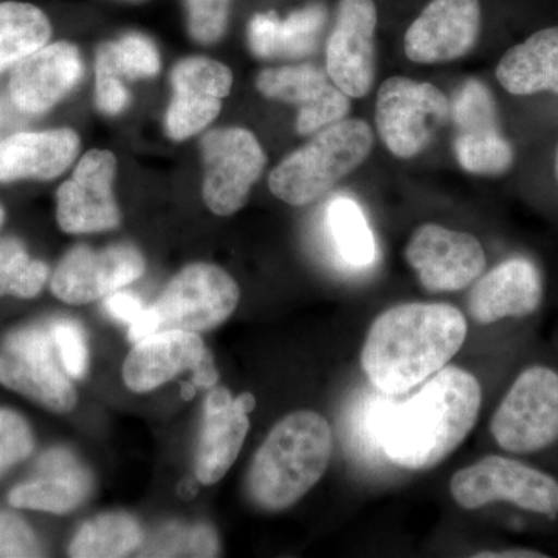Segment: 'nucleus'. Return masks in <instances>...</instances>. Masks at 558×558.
Returning a JSON list of instances; mask_svg holds the SVG:
<instances>
[{
    "label": "nucleus",
    "mask_w": 558,
    "mask_h": 558,
    "mask_svg": "<svg viewBox=\"0 0 558 558\" xmlns=\"http://www.w3.org/2000/svg\"><path fill=\"white\" fill-rule=\"evenodd\" d=\"M468 337V319L444 303L391 307L371 325L362 366L371 384L402 395L429 379L458 354Z\"/></svg>",
    "instance_id": "f257e3e1"
},
{
    "label": "nucleus",
    "mask_w": 558,
    "mask_h": 558,
    "mask_svg": "<svg viewBox=\"0 0 558 558\" xmlns=\"http://www.w3.org/2000/svg\"><path fill=\"white\" fill-rule=\"evenodd\" d=\"M481 402L483 391L473 374L444 366L413 398L388 414L380 429L381 449L400 469L436 468L475 427Z\"/></svg>",
    "instance_id": "f03ea898"
},
{
    "label": "nucleus",
    "mask_w": 558,
    "mask_h": 558,
    "mask_svg": "<svg viewBox=\"0 0 558 558\" xmlns=\"http://www.w3.org/2000/svg\"><path fill=\"white\" fill-rule=\"evenodd\" d=\"M332 450V429L322 414H289L271 428L253 458L250 498L269 512L290 508L323 478Z\"/></svg>",
    "instance_id": "7ed1b4c3"
},
{
    "label": "nucleus",
    "mask_w": 558,
    "mask_h": 558,
    "mask_svg": "<svg viewBox=\"0 0 558 558\" xmlns=\"http://www.w3.org/2000/svg\"><path fill=\"white\" fill-rule=\"evenodd\" d=\"M373 145V132L363 120L344 119L323 128L275 168L270 191L293 207L310 205L357 170Z\"/></svg>",
    "instance_id": "20e7f679"
},
{
    "label": "nucleus",
    "mask_w": 558,
    "mask_h": 558,
    "mask_svg": "<svg viewBox=\"0 0 558 558\" xmlns=\"http://www.w3.org/2000/svg\"><path fill=\"white\" fill-rule=\"evenodd\" d=\"M450 492L465 510L506 501L549 519L558 515V483L553 476L495 454L454 473Z\"/></svg>",
    "instance_id": "39448f33"
},
{
    "label": "nucleus",
    "mask_w": 558,
    "mask_h": 558,
    "mask_svg": "<svg viewBox=\"0 0 558 558\" xmlns=\"http://www.w3.org/2000/svg\"><path fill=\"white\" fill-rule=\"evenodd\" d=\"M490 432L502 450L534 453L558 440V373L532 366L520 374L492 418Z\"/></svg>",
    "instance_id": "423d86ee"
},
{
    "label": "nucleus",
    "mask_w": 558,
    "mask_h": 558,
    "mask_svg": "<svg viewBox=\"0 0 558 558\" xmlns=\"http://www.w3.org/2000/svg\"><path fill=\"white\" fill-rule=\"evenodd\" d=\"M449 116V100L429 83L391 76L377 94V130L389 153L399 159L424 153Z\"/></svg>",
    "instance_id": "0eeeda50"
},
{
    "label": "nucleus",
    "mask_w": 558,
    "mask_h": 558,
    "mask_svg": "<svg viewBox=\"0 0 558 558\" xmlns=\"http://www.w3.org/2000/svg\"><path fill=\"white\" fill-rule=\"evenodd\" d=\"M236 281L213 264H191L172 278L153 310L161 330L204 332L218 328L236 311Z\"/></svg>",
    "instance_id": "6e6552de"
},
{
    "label": "nucleus",
    "mask_w": 558,
    "mask_h": 558,
    "mask_svg": "<svg viewBox=\"0 0 558 558\" xmlns=\"http://www.w3.org/2000/svg\"><path fill=\"white\" fill-rule=\"evenodd\" d=\"M204 201L215 215L230 216L247 204L252 186L266 168L258 138L242 128L209 131L201 142Z\"/></svg>",
    "instance_id": "1a4fd4ad"
},
{
    "label": "nucleus",
    "mask_w": 558,
    "mask_h": 558,
    "mask_svg": "<svg viewBox=\"0 0 558 558\" xmlns=\"http://www.w3.org/2000/svg\"><path fill=\"white\" fill-rule=\"evenodd\" d=\"M50 329L11 333L0 349V384L54 413L75 409L76 392L54 359Z\"/></svg>",
    "instance_id": "9d476101"
},
{
    "label": "nucleus",
    "mask_w": 558,
    "mask_h": 558,
    "mask_svg": "<svg viewBox=\"0 0 558 558\" xmlns=\"http://www.w3.org/2000/svg\"><path fill=\"white\" fill-rule=\"evenodd\" d=\"M405 258L429 292L469 288L486 269V253L473 234L425 223L414 231Z\"/></svg>",
    "instance_id": "9b49d317"
},
{
    "label": "nucleus",
    "mask_w": 558,
    "mask_h": 558,
    "mask_svg": "<svg viewBox=\"0 0 558 558\" xmlns=\"http://www.w3.org/2000/svg\"><path fill=\"white\" fill-rule=\"evenodd\" d=\"M377 7L374 0H340L326 46V72L348 97L369 94L376 76Z\"/></svg>",
    "instance_id": "f8f14e48"
},
{
    "label": "nucleus",
    "mask_w": 558,
    "mask_h": 558,
    "mask_svg": "<svg viewBox=\"0 0 558 558\" xmlns=\"http://www.w3.org/2000/svg\"><path fill=\"white\" fill-rule=\"evenodd\" d=\"M117 159L110 150L92 149L62 183L57 194V219L65 233H95L116 229L120 209L113 197Z\"/></svg>",
    "instance_id": "ddd939ff"
},
{
    "label": "nucleus",
    "mask_w": 558,
    "mask_h": 558,
    "mask_svg": "<svg viewBox=\"0 0 558 558\" xmlns=\"http://www.w3.org/2000/svg\"><path fill=\"white\" fill-rule=\"evenodd\" d=\"M145 259L132 245L101 250L76 247L61 260L51 292L70 304H86L108 296L142 277Z\"/></svg>",
    "instance_id": "4468645a"
},
{
    "label": "nucleus",
    "mask_w": 558,
    "mask_h": 558,
    "mask_svg": "<svg viewBox=\"0 0 558 558\" xmlns=\"http://www.w3.org/2000/svg\"><path fill=\"white\" fill-rule=\"evenodd\" d=\"M480 32V0H429L407 31L403 47L410 61L439 64L465 57Z\"/></svg>",
    "instance_id": "2eb2a0df"
},
{
    "label": "nucleus",
    "mask_w": 558,
    "mask_h": 558,
    "mask_svg": "<svg viewBox=\"0 0 558 558\" xmlns=\"http://www.w3.org/2000/svg\"><path fill=\"white\" fill-rule=\"evenodd\" d=\"M256 87L271 100L300 106L296 131L300 135L315 134L323 128L344 120L351 100L330 81L328 72L317 65H288L266 69L256 78Z\"/></svg>",
    "instance_id": "dca6fc26"
},
{
    "label": "nucleus",
    "mask_w": 558,
    "mask_h": 558,
    "mask_svg": "<svg viewBox=\"0 0 558 558\" xmlns=\"http://www.w3.org/2000/svg\"><path fill=\"white\" fill-rule=\"evenodd\" d=\"M174 97L167 112L171 138L185 140L209 126L222 109V98L233 86L231 70L208 58L180 61L171 75Z\"/></svg>",
    "instance_id": "f3484780"
},
{
    "label": "nucleus",
    "mask_w": 558,
    "mask_h": 558,
    "mask_svg": "<svg viewBox=\"0 0 558 558\" xmlns=\"http://www.w3.org/2000/svg\"><path fill=\"white\" fill-rule=\"evenodd\" d=\"M83 78V61L73 44L54 43L33 51L11 72L9 90L14 108L39 116L60 102Z\"/></svg>",
    "instance_id": "a211bd4d"
},
{
    "label": "nucleus",
    "mask_w": 558,
    "mask_h": 558,
    "mask_svg": "<svg viewBox=\"0 0 558 558\" xmlns=\"http://www.w3.org/2000/svg\"><path fill=\"white\" fill-rule=\"evenodd\" d=\"M543 300V278L531 259L510 258L475 281L468 311L478 325H492L508 317H527Z\"/></svg>",
    "instance_id": "6ab92c4d"
},
{
    "label": "nucleus",
    "mask_w": 558,
    "mask_h": 558,
    "mask_svg": "<svg viewBox=\"0 0 558 558\" xmlns=\"http://www.w3.org/2000/svg\"><path fill=\"white\" fill-rule=\"evenodd\" d=\"M205 351L196 332L161 330L135 343L124 360V384L135 392L153 391L182 371L196 369Z\"/></svg>",
    "instance_id": "aec40b11"
},
{
    "label": "nucleus",
    "mask_w": 558,
    "mask_h": 558,
    "mask_svg": "<svg viewBox=\"0 0 558 558\" xmlns=\"http://www.w3.org/2000/svg\"><path fill=\"white\" fill-rule=\"evenodd\" d=\"M78 150L80 137L72 130L17 132L0 140V182L57 179Z\"/></svg>",
    "instance_id": "412c9836"
},
{
    "label": "nucleus",
    "mask_w": 558,
    "mask_h": 558,
    "mask_svg": "<svg viewBox=\"0 0 558 558\" xmlns=\"http://www.w3.org/2000/svg\"><path fill=\"white\" fill-rule=\"evenodd\" d=\"M38 465L44 473L43 478L10 492V505L14 508L65 513L78 508L89 497L90 475L69 451H47Z\"/></svg>",
    "instance_id": "4be33fe9"
},
{
    "label": "nucleus",
    "mask_w": 558,
    "mask_h": 558,
    "mask_svg": "<svg viewBox=\"0 0 558 558\" xmlns=\"http://www.w3.org/2000/svg\"><path fill=\"white\" fill-rule=\"evenodd\" d=\"M453 121L457 128L454 154L465 171L501 175L513 167L515 150L499 130L497 106H470L458 112Z\"/></svg>",
    "instance_id": "5701e85b"
},
{
    "label": "nucleus",
    "mask_w": 558,
    "mask_h": 558,
    "mask_svg": "<svg viewBox=\"0 0 558 558\" xmlns=\"http://www.w3.org/2000/svg\"><path fill=\"white\" fill-rule=\"evenodd\" d=\"M328 20L323 5L293 11L284 21L278 14L259 13L248 24V47L263 60L303 58L315 51Z\"/></svg>",
    "instance_id": "b1692460"
},
{
    "label": "nucleus",
    "mask_w": 558,
    "mask_h": 558,
    "mask_svg": "<svg viewBox=\"0 0 558 558\" xmlns=\"http://www.w3.org/2000/svg\"><path fill=\"white\" fill-rule=\"evenodd\" d=\"M499 84L509 94L558 95V25L543 28L506 51L497 68Z\"/></svg>",
    "instance_id": "393cba45"
},
{
    "label": "nucleus",
    "mask_w": 558,
    "mask_h": 558,
    "mask_svg": "<svg viewBox=\"0 0 558 558\" xmlns=\"http://www.w3.org/2000/svg\"><path fill=\"white\" fill-rule=\"evenodd\" d=\"M250 428L248 414L236 400L222 410H205L196 475L205 486L218 483L240 457Z\"/></svg>",
    "instance_id": "a878e982"
},
{
    "label": "nucleus",
    "mask_w": 558,
    "mask_h": 558,
    "mask_svg": "<svg viewBox=\"0 0 558 558\" xmlns=\"http://www.w3.org/2000/svg\"><path fill=\"white\" fill-rule=\"evenodd\" d=\"M50 38L49 16L39 7L17 0L0 2V73L47 46Z\"/></svg>",
    "instance_id": "bb28decb"
},
{
    "label": "nucleus",
    "mask_w": 558,
    "mask_h": 558,
    "mask_svg": "<svg viewBox=\"0 0 558 558\" xmlns=\"http://www.w3.org/2000/svg\"><path fill=\"white\" fill-rule=\"evenodd\" d=\"M326 227L343 263L363 269L376 260V240L357 202L347 196L333 197L326 208Z\"/></svg>",
    "instance_id": "cd10ccee"
},
{
    "label": "nucleus",
    "mask_w": 558,
    "mask_h": 558,
    "mask_svg": "<svg viewBox=\"0 0 558 558\" xmlns=\"http://www.w3.org/2000/svg\"><path fill=\"white\" fill-rule=\"evenodd\" d=\"M142 543V529L128 513H105L84 524L70 545V557H126Z\"/></svg>",
    "instance_id": "c85d7f7f"
},
{
    "label": "nucleus",
    "mask_w": 558,
    "mask_h": 558,
    "mask_svg": "<svg viewBox=\"0 0 558 558\" xmlns=\"http://www.w3.org/2000/svg\"><path fill=\"white\" fill-rule=\"evenodd\" d=\"M49 279V267L32 259L17 240L0 241V296L33 299Z\"/></svg>",
    "instance_id": "c756f323"
},
{
    "label": "nucleus",
    "mask_w": 558,
    "mask_h": 558,
    "mask_svg": "<svg viewBox=\"0 0 558 558\" xmlns=\"http://www.w3.org/2000/svg\"><path fill=\"white\" fill-rule=\"evenodd\" d=\"M108 46L121 76L138 80L150 78L159 73V51L146 36L131 33L117 43H108Z\"/></svg>",
    "instance_id": "7c9ffc66"
},
{
    "label": "nucleus",
    "mask_w": 558,
    "mask_h": 558,
    "mask_svg": "<svg viewBox=\"0 0 558 558\" xmlns=\"http://www.w3.org/2000/svg\"><path fill=\"white\" fill-rule=\"evenodd\" d=\"M191 38L213 44L222 38L233 0H185Z\"/></svg>",
    "instance_id": "2f4dec72"
},
{
    "label": "nucleus",
    "mask_w": 558,
    "mask_h": 558,
    "mask_svg": "<svg viewBox=\"0 0 558 558\" xmlns=\"http://www.w3.org/2000/svg\"><path fill=\"white\" fill-rule=\"evenodd\" d=\"M33 447L35 439L27 421L14 411L0 409V473L24 461Z\"/></svg>",
    "instance_id": "473e14b6"
},
{
    "label": "nucleus",
    "mask_w": 558,
    "mask_h": 558,
    "mask_svg": "<svg viewBox=\"0 0 558 558\" xmlns=\"http://www.w3.org/2000/svg\"><path fill=\"white\" fill-rule=\"evenodd\" d=\"M50 333L65 373L83 379L87 373V344L83 328L72 319H58L50 326Z\"/></svg>",
    "instance_id": "72a5a7b5"
},
{
    "label": "nucleus",
    "mask_w": 558,
    "mask_h": 558,
    "mask_svg": "<svg viewBox=\"0 0 558 558\" xmlns=\"http://www.w3.org/2000/svg\"><path fill=\"white\" fill-rule=\"evenodd\" d=\"M120 76L108 44H102L97 53V105L108 116H117L130 102V92Z\"/></svg>",
    "instance_id": "f704fd0d"
},
{
    "label": "nucleus",
    "mask_w": 558,
    "mask_h": 558,
    "mask_svg": "<svg viewBox=\"0 0 558 558\" xmlns=\"http://www.w3.org/2000/svg\"><path fill=\"white\" fill-rule=\"evenodd\" d=\"M38 538L20 517L0 512V557H39Z\"/></svg>",
    "instance_id": "c9c22d12"
},
{
    "label": "nucleus",
    "mask_w": 558,
    "mask_h": 558,
    "mask_svg": "<svg viewBox=\"0 0 558 558\" xmlns=\"http://www.w3.org/2000/svg\"><path fill=\"white\" fill-rule=\"evenodd\" d=\"M106 311L120 322L134 323L145 306L138 296L128 292H112L105 301Z\"/></svg>",
    "instance_id": "e433bc0d"
},
{
    "label": "nucleus",
    "mask_w": 558,
    "mask_h": 558,
    "mask_svg": "<svg viewBox=\"0 0 558 558\" xmlns=\"http://www.w3.org/2000/svg\"><path fill=\"white\" fill-rule=\"evenodd\" d=\"M190 556L216 557L219 553V542L216 532L208 526H196L191 529L186 537Z\"/></svg>",
    "instance_id": "4c0bfd02"
},
{
    "label": "nucleus",
    "mask_w": 558,
    "mask_h": 558,
    "mask_svg": "<svg viewBox=\"0 0 558 558\" xmlns=\"http://www.w3.org/2000/svg\"><path fill=\"white\" fill-rule=\"evenodd\" d=\"M194 385L202 388H209L216 384L219 379L218 369H216L215 362H213V355L208 351L202 355L199 365L193 371Z\"/></svg>",
    "instance_id": "58836bf2"
},
{
    "label": "nucleus",
    "mask_w": 558,
    "mask_h": 558,
    "mask_svg": "<svg viewBox=\"0 0 558 558\" xmlns=\"http://www.w3.org/2000/svg\"><path fill=\"white\" fill-rule=\"evenodd\" d=\"M475 557L478 558H527V557H546L545 554H539L537 550L532 549H509V550H498V553H481L476 554Z\"/></svg>",
    "instance_id": "ea45409f"
},
{
    "label": "nucleus",
    "mask_w": 558,
    "mask_h": 558,
    "mask_svg": "<svg viewBox=\"0 0 558 558\" xmlns=\"http://www.w3.org/2000/svg\"><path fill=\"white\" fill-rule=\"evenodd\" d=\"M234 400H236V403L241 407V410H244L247 414L252 413V411L256 409L255 396L250 395V392H242L240 398Z\"/></svg>",
    "instance_id": "a19ab883"
},
{
    "label": "nucleus",
    "mask_w": 558,
    "mask_h": 558,
    "mask_svg": "<svg viewBox=\"0 0 558 558\" xmlns=\"http://www.w3.org/2000/svg\"><path fill=\"white\" fill-rule=\"evenodd\" d=\"M193 395H194V388L191 387V385H183V392H182L183 398L191 399V398H193Z\"/></svg>",
    "instance_id": "79ce46f5"
},
{
    "label": "nucleus",
    "mask_w": 558,
    "mask_h": 558,
    "mask_svg": "<svg viewBox=\"0 0 558 558\" xmlns=\"http://www.w3.org/2000/svg\"><path fill=\"white\" fill-rule=\"evenodd\" d=\"M3 219H5V211H3V208L0 207V226H2Z\"/></svg>",
    "instance_id": "37998d69"
},
{
    "label": "nucleus",
    "mask_w": 558,
    "mask_h": 558,
    "mask_svg": "<svg viewBox=\"0 0 558 558\" xmlns=\"http://www.w3.org/2000/svg\"><path fill=\"white\" fill-rule=\"evenodd\" d=\"M557 178H558V153H557Z\"/></svg>",
    "instance_id": "c03bdc74"
}]
</instances>
